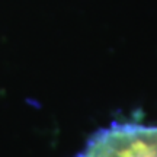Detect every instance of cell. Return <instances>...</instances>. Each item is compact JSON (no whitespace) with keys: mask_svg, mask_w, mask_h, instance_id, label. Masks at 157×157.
Returning <instances> with one entry per match:
<instances>
[{"mask_svg":"<svg viewBox=\"0 0 157 157\" xmlns=\"http://www.w3.org/2000/svg\"><path fill=\"white\" fill-rule=\"evenodd\" d=\"M76 157H157V127L112 124L96 132Z\"/></svg>","mask_w":157,"mask_h":157,"instance_id":"cell-1","label":"cell"}]
</instances>
